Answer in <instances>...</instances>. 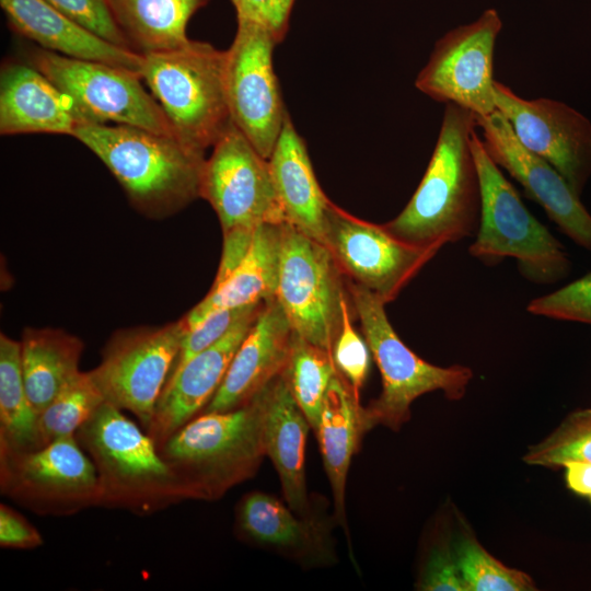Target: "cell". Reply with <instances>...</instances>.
<instances>
[{"instance_id": "obj_1", "label": "cell", "mask_w": 591, "mask_h": 591, "mask_svg": "<svg viewBox=\"0 0 591 591\" xmlns=\"http://www.w3.org/2000/svg\"><path fill=\"white\" fill-rule=\"evenodd\" d=\"M477 117L445 104L438 139L426 172L405 208L384 228L418 246H439L475 236L482 185L472 148Z\"/></svg>"}, {"instance_id": "obj_2", "label": "cell", "mask_w": 591, "mask_h": 591, "mask_svg": "<svg viewBox=\"0 0 591 591\" xmlns=\"http://www.w3.org/2000/svg\"><path fill=\"white\" fill-rule=\"evenodd\" d=\"M72 137L105 164L146 217H170L200 198L205 152L174 136L129 125L79 123Z\"/></svg>"}, {"instance_id": "obj_3", "label": "cell", "mask_w": 591, "mask_h": 591, "mask_svg": "<svg viewBox=\"0 0 591 591\" xmlns=\"http://www.w3.org/2000/svg\"><path fill=\"white\" fill-rule=\"evenodd\" d=\"M188 500L213 501L252 478L266 456L264 399L228 412L200 413L160 448Z\"/></svg>"}, {"instance_id": "obj_4", "label": "cell", "mask_w": 591, "mask_h": 591, "mask_svg": "<svg viewBox=\"0 0 591 591\" xmlns=\"http://www.w3.org/2000/svg\"><path fill=\"white\" fill-rule=\"evenodd\" d=\"M99 478V503L148 514L182 500L185 488L153 439L104 402L74 433Z\"/></svg>"}, {"instance_id": "obj_5", "label": "cell", "mask_w": 591, "mask_h": 591, "mask_svg": "<svg viewBox=\"0 0 591 591\" xmlns=\"http://www.w3.org/2000/svg\"><path fill=\"white\" fill-rule=\"evenodd\" d=\"M472 148L482 185V210L470 255L486 266L513 258L521 276L536 285H553L566 278L571 260L565 247L525 207L487 153L477 130L473 132Z\"/></svg>"}, {"instance_id": "obj_6", "label": "cell", "mask_w": 591, "mask_h": 591, "mask_svg": "<svg viewBox=\"0 0 591 591\" xmlns=\"http://www.w3.org/2000/svg\"><path fill=\"white\" fill-rule=\"evenodd\" d=\"M347 293L360 322L363 337L379 368L382 391L362 407L364 433L382 425L399 430L410 418L413 402L427 393L441 391L451 401L461 399L473 379L468 367H439L417 356L391 325L385 303L362 286L347 280Z\"/></svg>"}, {"instance_id": "obj_7", "label": "cell", "mask_w": 591, "mask_h": 591, "mask_svg": "<svg viewBox=\"0 0 591 591\" xmlns=\"http://www.w3.org/2000/svg\"><path fill=\"white\" fill-rule=\"evenodd\" d=\"M141 79L161 106L174 136L205 152L231 123L225 83V50L192 40L142 55Z\"/></svg>"}, {"instance_id": "obj_8", "label": "cell", "mask_w": 591, "mask_h": 591, "mask_svg": "<svg viewBox=\"0 0 591 591\" xmlns=\"http://www.w3.org/2000/svg\"><path fill=\"white\" fill-rule=\"evenodd\" d=\"M27 61L69 99L79 123H115L174 136L139 73L39 47L28 50Z\"/></svg>"}, {"instance_id": "obj_9", "label": "cell", "mask_w": 591, "mask_h": 591, "mask_svg": "<svg viewBox=\"0 0 591 591\" xmlns=\"http://www.w3.org/2000/svg\"><path fill=\"white\" fill-rule=\"evenodd\" d=\"M186 332L182 320L116 332L89 371L105 402L132 413L147 430Z\"/></svg>"}, {"instance_id": "obj_10", "label": "cell", "mask_w": 591, "mask_h": 591, "mask_svg": "<svg viewBox=\"0 0 591 591\" xmlns=\"http://www.w3.org/2000/svg\"><path fill=\"white\" fill-rule=\"evenodd\" d=\"M343 277L324 244L282 224L276 300L296 334L331 352L348 294Z\"/></svg>"}, {"instance_id": "obj_11", "label": "cell", "mask_w": 591, "mask_h": 591, "mask_svg": "<svg viewBox=\"0 0 591 591\" xmlns=\"http://www.w3.org/2000/svg\"><path fill=\"white\" fill-rule=\"evenodd\" d=\"M1 491L40 514L68 515L99 503L96 468L74 434L26 452H0Z\"/></svg>"}, {"instance_id": "obj_12", "label": "cell", "mask_w": 591, "mask_h": 591, "mask_svg": "<svg viewBox=\"0 0 591 591\" xmlns=\"http://www.w3.org/2000/svg\"><path fill=\"white\" fill-rule=\"evenodd\" d=\"M502 21L497 10H485L475 21L439 38L415 86L439 103L471 111L477 118L493 114L494 54Z\"/></svg>"}, {"instance_id": "obj_13", "label": "cell", "mask_w": 591, "mask_h": 591, "mask_svg": "<svg viewBox=\"0 0 591 591\" xmlns=\"http://www.w3.org/2000/svg\"><path fill=\"white\" fill-rule=\"evenodd\" d=\"M271 33L253 22L237 21L225 50L224 83L231 121L268 160L287 116L277 77Z\"/></svg>"}, {"instance_id": "obj_14", "label": "cell", "mask_w": 591, "mask_h": 591, "mask_svg": "<svg viewBox=\"0 0 591 591\" xmlns=\"http://www.w3.org/2000/svg\"><path fill=\"white\" fill-rule=\"evenodd\" d=\"M324 245L348 280L376 294L385 304L441 250L406 243L383 224L361 220L331 202Z\"/></svg>"}, {"instance_id": "obj_15", "label": "cell", "mask_w": 591, "mask_h": 591, "mask_svg": "<svg viewBox=\"0 0 591 591\" xmlns=\"http://www.w3.org/2000/svg\"><path fill=\"white\" fill-rule=\"evenodd\" d=\"M200 198L215 210L222 232L286 223L268 165L231 121L206 159Z\"/></svg>"}, {"instance_id": "obj_16", "label": "cell", "mask_w": 591, "mask_h": 591, "mask_svg": "<svg viewBox=\"0 0 591 591\" xmlns=\"http://www.w3.org/2000/svg\"><path fill=\"white\" fill-rule=\"evenodd\" d=\"M495 103L519 142L556 169L580 196L591 177V121L561 101L528 100L497 80Z\"/></svg>"}, {"instance_id": "obj_17", "label": "cell", "mask_w": 591, "mask_h": 591, "mask_svg": "<svg viewBox=\"0 0 591 591\" xmlns=\"http://www.w3.org/2000/svg\"><path fill=\"white\" fill-rule=\"evenodd\" d=\"M477 126L494 162L523 187L566 236L591 252V213L560 173L519 142L498 109L477 118Z\"/></svg>"}, {"instance_id": "obj_18", "label": "cell", "mask_w": 591, "mask_h": 591, "mask_svg": "<svg viewBox=\"0 0 591 591\" xmlns=\"http://www.w3.org/2000/svg\"><path fill=\"white\" fill-rule=\"evenodd\" d=\"M234 530L251 545L275 552L304 567L335 560L332 522L321 509L301 517L288 505L263 491L245 494L235 507ZM337 524V523H336Z\"/></svg>"}, {"instance_id": "obj_19", "label": "cell", "mask_w": 591, "mask_h": 591, "mask_svg": "<svg viewBox=\"0 0 591 591\" xmlns=\"http://www.w3.org/2000/svg\"><path fill=\"white\" fill-rule=\"evenodd\" d=\"M262 308L243 317L220 340L171 372L147 429L158 448L209 404Z\"/></svg>"}, {"instance_id": "obj_20", "label": "cell", "mask_w": 591, "mask_h": 591, "mask_svg": "<svg viewBox=\"0 0 591 591\" xmlns=\"http://www.w3.org/2000/svg\"><path fill=\"white\" fill-rule=\"evenodd\" d=\"M292 326L278 301L263 305L239 346L218 391L201 413L228 412L247 404L288 362Z\"/></svg>"}, {"instance_id": "obj_21", "label": "cell", "mask_w": 591, "mask_h": 591, "mask_svg": "<svg viewBox=\"0 0 591 591\" xmlns=\"http://www.w3.org/2000/svg\"><path fill=\"white\" fill-rule=\"evenodd\" d=\"M264 399V445L279 476L286 503L301 517L320 509L312 505L305 479V449L309 430L305 415L280 373L262 391Z\"/></svg>"}, {"instance_id": "obj_22", "label": "cell", "mask_w": 591, "mask_h": 591, "mask_svg": "<svg viewBox=\"0 0 591 591\" xmlns=\"http://www.w3.org/2000/svg\"><path fill=\"white\" fill-rule=\"evenodd\" d=\"M0 5L11 28L43 49L141 72L142 55L102 39L45 0H0Z\"/></svg>"}, {"instance_id": "obj_23", "label": "cell", "mask_w": 591, "mask_h": 591, "mask_svg": "<svg viewBox=\"0 0 591 591\" xmlns=\"http://www.w3.org/2000/svg\"><path fill=\"white\" fill-rule=\"evenodd\" d=\"M79 124L69 99L31 63L5 62L0 74V134L72 136Z\"/></svg>"}, {"instance_id": "obj_24", "label": "cell", "mask_w": 591, "mask_h": 591, "mask_svg": "<svg viewBox=\"0 0 591 591\" xmlns=\"http://www.w3.org/2000/svg\"><path fill=\"white\" fill-rule=\"evenodd\" d=\"M268 165L286 223L324 244L332 201L316 179L306 146L289 114Z\"/></svg>"}, {"instance_id": "obj_25", "label": "cell", "mask_w": 591, "mask_h": 591, "mask_svg": "<svg viewBox=\"0 0 591 591\" xmlns=\"http://www.w3.org/2000/svg\"><path fill=\"white\" fill-rule=\"evenodd\" d=\"M283 223H263L255 230L248 253L233 273L184 317L186 331L211 313L229 308L263 304L276 299Z\"/></svg>"}, {"instance_id": "obj_26", "label": "cell", "mask_w": 591, "mask_h": 591, "mask_svg": "<svg viewBox=\"0 0 591 591\" xmlns=\"http://www.w3.org/2000/svg\"><path fill=\"white\" fill-rule=\"evenodd\" d=\"M362 407L360 398L336 371L327 390L315 433L333 494L334 519L346 533V485L351 459L364 436Z\"/></svg>"}, {"instance_id": "obj_27", "label": "cell", "mask_w": 591, "mask_h": 591, "mask_svg": "<svg viewBox=\"0 0 591 591\" xmlns=\"http://www.w3.org/2000/svg\"><path fill=\"white\" fill-rule=\"evenodd\" d=\"M20 345L25 389L39 415L80 372L79 361L84 344L62 329L27 327Z\"/></svg>"}, {"instance_id": "obj_28", "label": "cell", "mask_w": 591, "mask_h": 591, "mask_svg": "<svg viewBox=\"0 0 591 591\" xmlns=\"http://www.w3.org/2000/svg\"><path fill=\"white\" fill-rule=\"evenodd\" d=\"M208 0H109L118 26L140 54L178 48L189 38L186 27Z\"/></svg>"}, {"instance_id": "obj_29", "label": "cell", "mask_w": 591, "mask_h": 591, "mask_svg": "<svg viewBox=\"0 0 591 591\" xmlns=\"http://www.w3.org/2000/svg\"><path fill=\"white\" fill-rule=\"evenodd\" d=\"M47 442L24 384L21 345L0 334V452L37 450Z\"/></svg>"}, {"instance_id": "obj_30", "label": "cell", "mask_w": 591, "mask_h": 591, "mask_svg": "<svg viewBox=\"0 0 591 591\" xmlns=\"http://www.w3.org/2000/svg\"><path fill=\"white\" fill-rule=\"evenodd\" d=\"M336 371L331 351L311 344L293 332L282 375L314 432Z\"/></svg>"}, {"instance_id": "obj_31", "label": "cell", "mask_w": 591, "mask_h": 591, "mask_svg": "<svg viewBox=\"0 0 591 591\" xmlns=\"http://www.w3.org/2000/svg\"><path fill=\"white\" fill-rule=\"evenodd\" d=\"M104 402L90 373L80 371L39 414L46 442L74 434Z\"/></svg>"}, {"instance_id": "obj_32", "label": "cell", "mask_w": 591, "mask_h": 591, "mask_svg": "<svg viewBox=\"0 0 591 591\" xmlns=\"http://www.w3.org/2000/svg\"><path fill=\"white\" fill-rule=\"evenodd\" d=\"M465 591H532L525 572L508 568L488 554L473 537H462L454 554Z\"/></svg>"}, {"instance_id": "obj_33", "label": "cell", "mask_w": 591, "mask_h": 591, "mask_svg": "<svg viewBox=\"0 0 591 591\" xmlns=\"http://www.w3.org/2000/svg\"><path fill=\"white\" fill-rule=\"evenodd\" d=\"M523 461L546 467L568 461L591 463V408L569 414L548 437L529 448Z\"/></svg>"}, {"instance_id": "obj_34", "label": "cell", "mask_w": 591, "mask_h": 591, "mask_svg": "<svg viewBox=\"0 0 591 591\" xmlns=\"http://www.w3.org/2000/svg\"><path fill=\"white\" fill-rule=\"evenodd\" d=\"M348 297L341 308L339 329L332 346V358L338 373L347 381L359 398L370 368V349L352 326Z\"/></svg>"}, {"instance_id": "obj_35", "label": "cell", "mask_w": 591, "mask_h": 591, "mask_svg": "<svg viewBox=\"0 0 591 591\" xmlns=\"http://www.w3.org/2000/svg\"><path fill=\"white\" fill-rule=\"evenodd\" d=\"M526 311L536 316L591 325V273L531 300Z\"/></svg>"}, {"instance_id": "obj_36", "label": "cell", "mask_w": 591, "mask_h": 591, "mask_svg": "<svg viewBox=\"0 0 591 591\" xmlns=\"http://www.w3.org/2000/svg\"><path fill=\"white\" fill-rule=\"evenodd\" d=\"M45 1L102 39L120 48L135 51L116 22L109 0Z\"/></svg>"}, {"instance_id": "obj_37", "label": "cell", "mask_w": 591, "mask_h": 591, "mask_svg": "<svg viewBox=\"0 0 591 591\" xmlns=\"http://www.w3.org/2000/svg\"><path fill=\"white\" fill-rule=\"evenodd\" d=\"M265 303L218 310L208 315L196 327L186 331L172 371L181 367L198 352L220 340L243 317L257 311Z\"/></svg>"}, {"instance_id": "obj_38", "label": "cell", "mask_w": 591, "mask_h": 591, "mask_svg": "<svg viewBox=\"0 0 591 591\" xmlns=\"http://www.w3.org/2000/svg\"><path fill=\"white\" fill-rule=\"evenodd\" d=\"M417 589L425 591H465L454 554L447 546L431 548L419 577Z\"/></svg>"}, {"instance_id": "obj_39", "label": "cell", "mask_w": 591, "mask_h": 591, "mask_svg": "<svg viewBox=\"0 0 591 591\" xmlns=\"http://www.w3.org/2000/svg\"><path fill=\"white\" fill-rule=\"evenodd\" d=\"M294 0H236L233 4L237 21H248L267 28L277 43L287 32V24Z\"/></svg>"}, {"instance_id": "obj_40", "label": "cell", "mask_w": 591, "mask_h": 591, "mask_svg": "<svg viewBox=\"0 0 591 591\" xmlns=\"http://www.w3.org/2000/svg\"><path fill=\"white\" fill-rule=\"evenodd\" d=\"M43 544L38 530L22 514L0 505V545L4 548L32 549Z\"/></svg>"}, {"instance_id": "obj_41", "label": "cell", "mask_w": 591, "mask_h": 591, "mask_svg": "<svg viewBox=\"0 0 591 591\" xmlns=\"http://www.w3.org/2000/svg\"><path fill=\"white\" fill-rule=\"evenodd\" d=\"M256 229L234 228L222 232V254L218 271L211 287L224 281L244 259L251 247Z\"/></svg>"}, {"instance_id": "obj_42", "label": "cell", "mask_w": 591, "mask_h": 591, "mask_svg": "<svg viewBox=\"0 0 591 591\" xmlns=\"http://www.w3.org/2000/svg\"><path fill=\"white\" fill-rule=\"evenodd\" d=\"M563 467L568 488L579 495L591 496V463L568 461Z\"/></svg>"}, {"instance_id": "obj_43", "label": "cell", "mask_w": 591, "mask_h": 591, "mask_svg": "<svg viewBox=\"0 0 591 591\" xmlns=\"http://www.w3.org/2000/svg\"><path fill=\"white\" fill-rule=\"evenodd\" d=\"M231 1H232L233 4L236 2V0H231Z\"/></svg>"}, {"instance_id": "obj_44", "label": "cell", "mask_w": 591, "mask_h": 591, "mask_svg": "<svg viewBox=\"0 0 591 591\" xmlns=\"http://www.w3.org/2000/svg\"><path fill=\"white\" fill-rule=\"evenodd\" d=\"M590 498H591V496H590Z\"/></svg>"}]
</instances>
